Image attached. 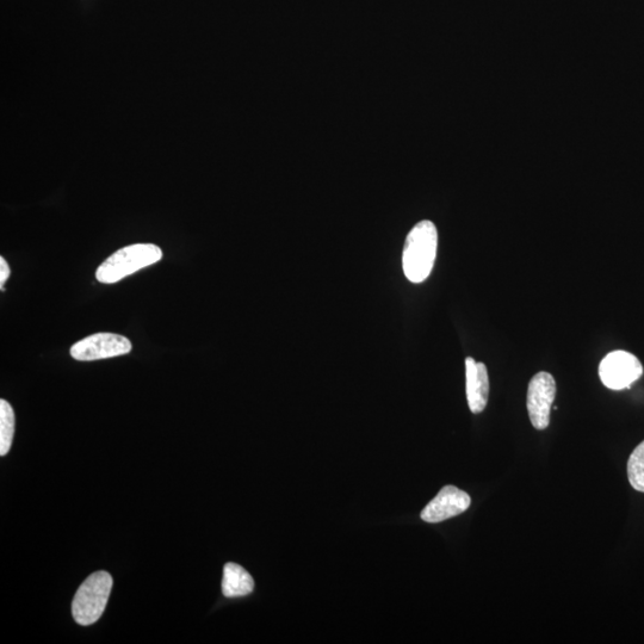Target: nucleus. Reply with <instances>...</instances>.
Segmentation results:
<instances>
[{
    "mask_svg": "<svg viewBox=\"0 0 644 644\" xmlns=\"http://www.w3.org/2000/svg\"><path fill=\"white\" fill-rule=\"evenodd\" d=\"M628 479L631 487L644 493V441L637 445L628 461Z\"/></svg>",
    "mask_w": 644,
    "mask_h": 644,
    "instance_id": "nucleus-11",
    "label": "nucleus"
},
{
    "mask_svg": "<svg viewBox=\"0 0 644 644\" xmlns=\"http://www.w3.org/2000/svg\"><path fill=\"white\" fill-rule=\"evenodd\" d=\"M467 399L470 411L479 414L485 411L489 395V377L485 364L474 358L466 359Z\"/></svg>",
    "mask_w": 644,
    "mask_h": 644,
    "instance_id": "nucleus-8",
    "label": "nucleus"
},
{
    "mask_svg": "<svg viewBox=\"0 0 644 644\" xmlns=\"http://www.w3.org/2000/svg\"><path fill=\"white\" fill-rule=\"evenodd\" d=\"M11 270L8 262L2 257L0 258V287H4L6 281L10 277Z\"/></svg>",
    "mask_w": 644,
    "mask_h": 644,
    "instance_id": "nucleus-12",
    "label": "nucleus"
},
{
    "mask_svg": "<svg viewBox=\"0 0 644 644\" xmlns=\"http://www.w3.org/2000/svg\"><path fill=\"white\" fill-rule=\"evenodd\" d=\"M15 435V412L8 401L0 400V455L5 456L11 449Z\"/></svg>",
    "mask_w": 644,
    "mask_h": 644,
    "instance_id": "nucleus-10",
    "label": "nucleus"
},
{
    "mask_svg": "<svg viewBox=\"0 0 644 644\" xmlns=\"http://www.w3.org/2000/svg\"><path fill=\"white\" fill-rule=\"evenodd\" d=\"M643 367L640 359L627 351H613L599 365V377L606 388L623 390L640 379Z\"/></svg>",
    "mask_w": 644,
    "mask_h": 644,
    "instance_id": "nucleus-5",
    "label": "nucleus"
},
{
    "mask_svg": "<svg viewBox=\"0 0 644 644\" xmlns=\"http://www.w3.org/2000/svg\"><path fill=\"white\" fill-rule=\"evenodd\" d=\"M470 504H472V498L467 492L455 486H445L435 499L426 505L420 517L426 523H441L462 515L469 509Z\"/></svg>",
    "mask_w": 644,
    "mask_h": 644,
    "instance_id": "nucleus-7",
    "label": "nucleus"
},
{
    "mask_svg": "<svg viewBox=\"0 0 644 644\" xmlns=\"http://www.w3.org/2000/svg\"><path fill=\"white\" fill-rule=\"evenodd\" d=\"M556 396V382L554 376L541 371L532 377L528 388L529 417L536 430H546L550 424L551 407Z\"/></svg>",
    "mask_w": 644,
    "mask_h": 644,
    "instance_id": "nucleus-6",
    "label": "nucleus"
},
{
    "mask_svg": "<svg viewBox=\"0 0 644 644\" xmlns=\"http://www.w3.org/2000/svg\"><path fill=\"white\" fill-rule=\"evenodd\" d=\"M438 249V232L429 220L419 222L408 233L402 255V268L412 283H423L435 266Z\"/></svg>",
    "mask_w": 644,
    "mask_h": 644,
    "instance_id": "nucleus-1",
    "label": "nucleus"
},
{
    "mask_svg": "<svg viewBox=\"0 0 644 644\" xmlns=\"http://www.w3.org/2000/svg\"><path fill=\"white\" fill-rule=\"evenodd\" d=\"M163 251L154 244H134L123 247L98 266L99 283L114 284L142 269L160 262Z\"/></svg>",
    "mask_w": 644,
    "mask_h": 644,
    "instance_id": "nucleus-2",
    "label": "nucleus"
},
{
    "mask_svg": "<svg viewBox=\"0 0 644 644\" xmlns=\"http://www.w3.org/2000/svg\"><path fill=\"white\" fill-rule=\"evenodd\" d=\"M113 588V577L107 572H96L78 588L72 603L74 621L83 627L94 624L102 617Z\"/></svg>",
    "mask_w": 644,
    "mask_h": 644,
    "instance_id": "nucleus-3",
    "label": "nucleus"
},
{
    "mask_svg": "<svg viewBox=\"0 0 644 644\" xmlns=\"http://www.w3.org/2000/svg\"><path fill=\"white\" fill-rule=\"evenodd\" d=\"M255 590V580L237 563H227L222 580V593L227 598L244 597Z\"/></svg>",
    "mask_w": 644,
    "mask_h": 644,
    "instance_id": "nucleus-9",
    "label": "nucleus"
},
{
    "mask_svg": "<svg viewBox=\"0 0 644 644\" xmlns=\"http://www.w3.org/2000/svg\"><path fill=\"white\" fill-rule=\"evenodd\" d=\"M132 342L115 333H96L79 340L70 350L71 356L79 362L125 356L132 351Z\"/></svg>",
    "mask_w": 644,
    "mask_h": 644,
    "instance_id": "nucleus-4",
    "label": "nucleus"
}]
</instances>
